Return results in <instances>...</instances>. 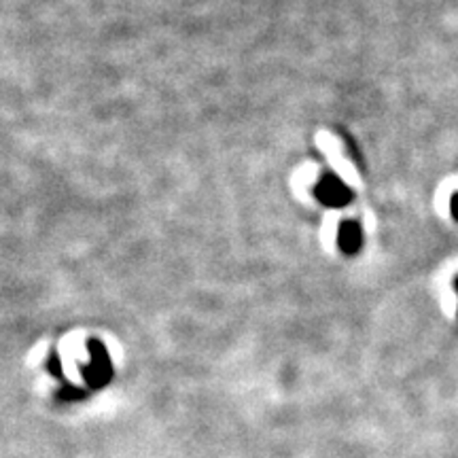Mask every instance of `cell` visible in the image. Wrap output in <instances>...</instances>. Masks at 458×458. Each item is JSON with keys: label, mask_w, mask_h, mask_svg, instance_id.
Listing matches in <instances>:
<instances>
[{"label": "cell", "mask_w": 458, "mask_h": 458, "mask_svg": "<svg viewBox=\"0 0 458 458\" xmlns=\"http://www.w3.org/2000/svg\"><path fill=\"white\" fill-rule=\"evenodd\" d=\"M319 195H321L325 201H329V204H342V201L348 199V191L342 187V183H337V181H333V178H327V181L321 185Z\"/></svg>", "instance_id": "6da1fadb"}, {"label": "cell", "mask_w": 458, "mask_h": 458, "mask_svg": "<svg viewBox=\"0 0 458 458\" xmlns=\"http://www.w3.org/2000/svg\"><path fill=\"white\" fill-rule=\"evenodd\" d=\"M339 238H342V246L346 250H354L356 246H359V229H356V225H352V223L344 225Z\"/></svg>", "instance_id": "7a4b0ae2"}]
</instances>
